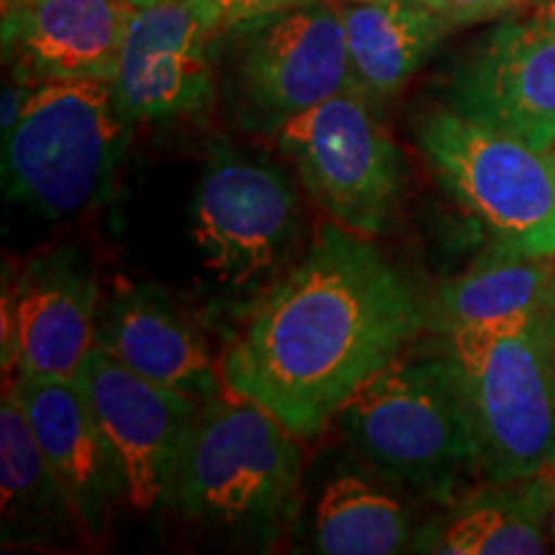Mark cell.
<instances>
[{"mask_svg":"<svg viewBox=\"0 0 555 555\" xmlns=\"http://www.w3.org/2000/svg\"><path fill=\"white\" fill-rule=\"evenodd\" d=\"M425 322L406 278L367 237L332 221L258 298L219 360L221 378L304 440L397 360Z\"/></svg>","mask_w":555,"mask_h":555,"instance_id":"cell-1","label":"cell"},{"mask_svg":"<svg viewBox=\"0 0 555 555\" xmlns=\"http://www.w3.org/2000/svg\"><path fill=\"white\" fill-rule=\"evenodd\" d=\"M298 440L268 409L219 391L193 416L172 502L206 530L273 545L296 512Z\"/></svg>","mask_w":555,"mask_h":555,"instance_id":"cell-2","label":"cell"},{"mask_svg":"<svg viewBox=\"0 0 555 555\" xmlns=\"http://www.w3.org/2000/svg\"><path fill=\"white\" fill-rule=\"evenodd\" d=\"M446 358L489 483L555 468V347L545 314L446 335Z\"/></svg>","mask_w":555,"mask_h":555,"instance_id":"cell-3","label":"cell"},{"mask_svg":"<svg viewBox=\"0 0 555 555\" xmlns=\"http://www.w3.org/2000/svg\"><path fill=\"white\" fill-rule=\"evenodd\" d=\"M352 450L388 481L448 502L478 468L476 440L446 356L397 358L339 409Z\"/></svg>","mask_w":555,"mask_h":555,"instance_id":"cell-4","label":"cell"},{"mask_svg":"<svg viewBox=\"0 0 555 555\" xmlns=\"http://www.w3.org/2000/svg\"><path fill=\"white\" fill-rule=\"evenodd\" d=\"M129 131L108 82H39L3 137L5 196L41 219L78 217L114 191Z\"/></svg>","mask_w":555,"mask_h":555,"instance_id":"cell-5","label":"cell"},{"mask_svg":"<svg viewBox=\"0 0 555 555\" xmlns=\"http://www.w3.org/2000/svg\"><path fill=\"white\" fill-rule=\"evenodd\" d=\"M221 93L234 121L258 134L352 90L343 13L307 0L217 34Z\"/></svg>","mask_w":555,"mask_h":555,"instance_id":"cell-6","label":"cell"},{"mask_svg":"<svg viewBox=\"0 0 555 555\" xmlns=\"http://www.w3.org/2000/svg\"><path fill=\"white\" fill-rule=\"evenodd\" d=\"M420 147L494 247L555 258V150H535L450 106L422 121Z\"/></svg>","mask_w":555,"mask_h":555,"instance_id":"cell-7","label":"cell"},{"mask_svg":"<svg viewBox=\"0 0 555 555\" xmlns=\"http://www.w3.org/2000/svg\"><path fill=\"white\" fill-rule=\"evenodd\" d=\"M275 137L335 224L367 240L386 232L404 191V155L367 95L343 90L294 116Z\"/></svg>","mask_w":555,"mask_h":555,"instance_id":"cell-8","label":"cell"},{"mask_svg":"<svg viewBox=\"0 0 555 555\" xmlns=\"http://www.w3.org/2000/svg\"><path fill=\"white\" fill-rule=\"evenodd\" d=\"M298 234L301 198L288 172L214 144L193 198V240L217 281L234 288L262 281L294 253Z\"/></svg>","mask_w":555,"mask_h":555,"instance_id":"cell-9","label":"cell"},{"mask_svg":"<svg viewBox=\"0 0 555 555\" xmlns=\"http://www.w3.org/2000/svg\"><path fill=\"white\" fill-rule=\"evenodd\" d=\"M217 29L198 0L131 9L111 93L121 119L163 124L196 116L217 93Z\"/></svg>","mask_w":555,"mask_h":555,"instance_id":"cell-10","label":"cell"},{"mask_svg":"<svg viewBox=\"0 0 555 555\" xmlns=\"http://www.w3.org/2000/svg\"><path fill=\"white\" fill-rule=\"evenodd\" d=\"M448 106L535 150H555V0L486 34L453 73Z\"/></svg>","mask_w":555,"mask_h":555,"instance_id":"cell-11","label":"cell"},{"mask_svg":"<svg viewBox=\"0 0 555 555\" xmlns=\"http://www.w3.org/2000/svg\"><path fill=\"white\" fill-rule=\"evenodd\" d=\"M93 416L119 461L127 502L152 512L172 499L185 435L196 416V399L129 371L95 345L78 371Z\"/></svg>","mask_w":555,"mask_h":555,"instance_id":"cell-12","label":"cell"},{"mask_svg":"<svg viewBox=\"0 0 555 555\" xmlns=\"http://www.w3.org/2000/svg\"><path fill=\"white\" fill-rule=\"evenodd\" d=\"M99 281L80 249L26 262L3 301V363L29 376H78L99 343Z\"/></svg>","mask_w":555,"mask_h":555,"instance_id":"cell-13","label":"cell"},{"mask_svg":"<svg viewBox=\"0 0 555 555\" xmlns=\"http://www.w3.org/2000/svg\"><path fill=\"white\" fill-rule=\"evenodd\" d=\"M11 391L88 538L106 532L127 483L78 378L16 373Z\"/></svg>","mask_w":555,"mask_h":555,"instance_id":"cell-14","label":"cell"},{"mask_svg":"<svg viewBox=\"0 0 555 555\" xmlns=\"http://www.w3.org/2000/svg\"><path fill=\"white\" fill-rule=\"evenodd\" d=\"M129 16V0H5L3 50L13 80L111 82Z\"/></svg>","mask_w":555,"mask_h":555,"instance_id":"cell-15","label":"cell"},{"mask_svg":"<svg viewBox=\"0 0 555 555\" xmlns=\"http://www.w3.org/2000/svg\"><path fill=\"white\" fill-rule=\"evenodd\" d=\"M99 343L129 371L191 399H211L224 388L204 335L152 283H129L106 298Z\"/></svg>","mask_w":555,"mask_h":555,"instance_id":"cell-16","label":"cell"},{"mask_svg":"<svg viewBox=\"0 0 555 555\" xmlns=\"http://www.w3.org/2000/svg\"><path fill=\"white\" fill-rule=\"evenodd\" d=\"M555 470V468H553ZM553 470L463 499L440 522L412 540L414 551L448 555H538L551 527Z\"/></svg>","mask_w":555,"mask_h":555,"instance_id":"cell-17","label":"cell"},{"mask_svg":"<svg viewBox=\"0 0 555 555\" xmlns=\"http://www.w3.org/2000/svg\"><path fill=\"white\" fill-rule=\"evenodd\" d=\"M339 13L352 90L376 101L397 95L450 31L414 0H352Z\"/></svg>","mask_w":555,"mask_h":555,"instance_id":"cell-18","label":"cell"},{"mask_svg":"<svg viewBox=\"0 0 555 555\" xmlns=\"http://www.w3.org/2000/svg\"><path fill=\"white\" fill-rule=\"evenodd\" d=\"M0 491L5 545H54L82 530L11 386L0 406Z\"/></svg>","mask_w":555,"mask_h":555,"instance_id":"cell-19","label":"cell"},{"mask_svg":"<svg viewBox=\"0 0 555 555\" xmlns=\"http://www.w3.org/2000/svg\"><path fill=\"white\" fill-rule=\"evenodd\" d=\"M553 270L555 258L491 247L466 273L437 291L427 319L442 335H450L476 324L540 317L551 296Z\"/></svg>","mask_w":555,"mask_h":555,"instance_id":"cell-20","label":"cell"},{"mask_svg":"<svg viewBox=\"0 0 555 555\" xmlns=\"http://www.w3.org/2000/svg\"><path fill=\"white\" fill-rule=\"evenodd\" d=\"M404 504L363 470L343 468L324 483L311 519V543L324 555H391L412 545Z\"/></svg>","mask_w":555,"mask_h":555,"instance_id":"cell-21","label":"cell"},{"mask_svg":"<svg viewBox=\"0 0 555 555\" xmlns=\"http://www.w3.org/2000/svg\"><path fill=\"white\" fill-rule=\"evenodd\" d=\"M414 3H420L422 9L446 21L450 29H455V26L494 18L499 13L509 11L512 5L522 3V0H414Z\"/></svg>","mask_w":555,"mask_h":555,"instance_id":"cell-22","label":"cell"},{"mask_svg":"<svg viewBox=\"0 0 555 555\" xmlns=\"http://www.w3.org/2000/svg\"><path fill=\"white\" fill-rule=\"evenodd\" d=\"M307 3V0H198L201 11L214 29L224 31L242 21L266 16V13L288 9V5Z\"/></svg>","mask_w":555,"mask_h":555,"instance_id":"cell-23","label":"cell"},{"mask_svg":"<svg viewBox=\"0 0 555 555\" xmlns=\"http://www.w3.org/2000/svg\"><path fill=\"white\" fill-rule=\"evenodd\" d=\"M31 90H34V86H29V82H21V80H13V86H5L3 108H0V129H3V137L11 134V131L16 129L21 114H24L26 103H29Z\"/></svg>","mask_w":555,"mask_h":555,"instance_id":"cell-24","label":"cell"},{"mask_svg":"<svg viewBox=\"0 0 555 555\" xmlns=\"http://www.w3.org/2000/svg\"><path fill=\"white\" fill-rule=\"evenodd\" d=\"M545 324H547V332H551V339H553V347H555V270H553L551 296H547V307H545Z\"/></svg>","mask_w":555,"mask_h":555,"instance_id":"cell-25","label":"cell"},{"mask_svg":"<svg viewBox=\"0 0 555 555\" xmlns=\"http://www.w3.org/2000/svg\"><path fill=\"white\" fill-rule=\"evenodd\" d=\"M547 530H551V538H553V543H555V470H553V499H551V527H547Z\"/></svg>","mask_w":555,"mask_h":555,"instance_id":"cell-26","label":"cell"},{"mask_svg":"<svg viewBox=\"0 0 555 555\" xmlns=\"http://www.w3.org/2000/svg\"><path fill=\"white\" fill-rule=\"evenodd\" d=\"M157 3H170V0H129L131 9H147V5H157Z\"/></svg>","mask_w":555,"mask_h":555,"instance_id":"cell-27","label":"cell"}]
</instances>
